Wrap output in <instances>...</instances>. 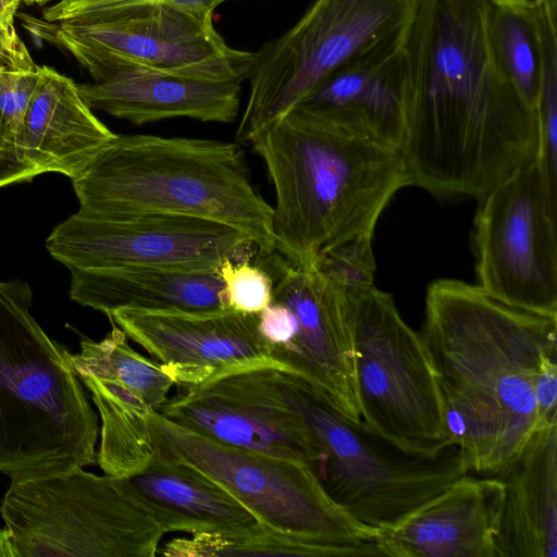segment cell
I'll use <instances>...</instances> for the list:
<instances>
[{
  "label": "cell",
  "instance_id": "1",
  "mask_svg": "<svg viewBox=\"0 0 557 557\" xmlns=\"http://www.w3.org/2000/svg\"><path fill=\"white\" fill-rule=\"evenodd\" d=\"M488 0H418L405 40L410 184L434 197L481 199L539 152L536 110L493 50Z\"/></svg>",
  "mask_w": 557,
  "mask_h": 557
},
{
  "label": "cell",
  "instance_id": "2",
  "mask_svg": "<svg viewBox=\"0 0 557 557\" xmlns=\"http://www.w3.org/2000/svg\"><path fill=\"white\" fill-rule=\"evenodd\" d=\"M557 317L508 306L479 285L432 282L420 332L466 473L499 475L541 426L534 382L557 351Z\"/></svg>",
  "mask_w": 557,
  "mask_h": 557
},
{
  "label": "cell",
  "instance_id": "3",
  "mask_svg": "<svg viewBox=\"0 0 557 557\" xmlns=\"http://www.w3.org/2000/svg\"><path fill=\"white\" fill-rule=\"evenodd\" d=\"M249 143L275 190V250L297 268L337 243L373 235L394 195L411 185L400 149L296 107Z\"/></svg>",
  "mask_w": 557,
  "mask_h": 557
},
{
  "label": "cell",
  "instance_id": "4",
  "mask_svg": "<svg viewBox=\"0 0 557 557\" xmlns=\"http://www.w3.org/2000/svg\"><path fill=\"white\" fill-rule=\"evenodd\" d=\"M72 185L82 215L198 218L237 230L259 252L275 249L273 207L255 189L238 143L117 135Z\"/></svg>",
  "mask_w": 557,
  "mask_h": 557
},
{
  "label": "cell",
  "instance_id": "5",
  "mask_svg": "<svg viewBox=\"0 0 557 557\" xmlns=\"http://www.w3.org/2000/svg\"><path fill=\"white\" fill-rule=\"evenodd\" d=\"M32 298L27 283L0 282V472L10 478L97 461L98 418Z\"/></svg>",
  "mask_w": 557,
  "mask_h": 557
},
{
  "label": "cell",
  "instance_id": "6",
  "mask_svg": "<svg viewBox=\"0 0 557 557\" xmlns=\"http://www.w3.org/2000/svg\"><path fill=\"white\" fill-rule=\"evenodd\" d=\"M280 384L309 433V468L326 494L364 524H394L466 473L455 445L437 458L408 455L352 423L294 371L280 369Z\"/></svg>",
  "mask_w": 557,
  "mask_h": 557
},
{
  "label": "cell",
  "instance_id": "7",
  "mask_svg": "<svg viewBox=\"0 0 557 557\" xmlns=\"http://www.w3.org/2000/svg\"><path fill=\"white\" fill-rule=\"evenodd\" d=\"M147 424L156 456L194 467L264 527L323 545L336 556H381L374 544L377 529L339 507L307 463L218 443L158 411Z\"/></svg>",
  "mask_w": 557,
  "mask_h": 557
},
{
  "label": "cell",
  "instance_id": "8",
  "mask_svg": "<svg viewBox=\"0 0 557 557\" xmlns=\"http://www.w3.org/2000/svg\"><path fill=\"white\" fill-rule=\"evenodd\" d=\"M0 513L11 557H153L165 534L116 478L79 466L11 476Z\"/></svg>",
  "mask_w": 557,
  "mask_h": 557
},
{
  "label": "cell",
  "instance_id": "9",
  "mask_svg": "<svg viewBox=\"0 0 557 557\" xmlns=\"http://www.w3.org/2000/svg\"><path fill=\"white\" fill-rule=\"evenodd\" d=\"M347 298L364 425L408 455L440 457L454 444L420 333L374 285Z\"/></svg>",
  "mask_w": 557,
  "mask_h": 557
},
{
  "label": "cell",
  "instance_id": "10",
  "mask_svg": "<svg viewBox=\"0 0 557 557\" xmlns=\"http://www.w3.org/2000/svg\"><path fill=\"white\" fill-rule=\"evenodd\" d=\"M418 0H314L286 33L255 52L250 92L236 139L250 137L295 107L332 72L407 34Z\"/></svg>",
  "mask_w": 557,
  "mask_h": 557
},
{
  "label": "cell",
  "instance_id": "11",
  "mask_svg": "<svg viewBox=\"0 0 557 557\" xmlns=\"http://www.w3.org/2000/svg\"><path fill=\"white\" fill-rule=\"evenodd\" d=\"M41 39L67 51L94 82L127 71L212 81L248 79L255 52L226 44L201 15L168 7L133 8L90 21L24 17Z\"/></svg>",
  "mask_w": 557,
  "mask_h": 557
},
{
  "label": "cell",
  "instance_id": "12",
  "mask_svg": "<svg viewBox=\"0 0 557 557\" xmlns=\"http://www.w3.org/2000/svg\"><path fill=\"white\" fill-rule=\"evenodd\" d=\"M478 202L476 285L508 306L557 317V193L537 159Z\"/></svg>",
  "mask_w": 557,
  "mask_h": 557
},
{
  "label": "cell",
  "instance_id": "13",
  "mask_svg": "<svg viewBox=\"0 0 557 557\" xmlns=\"http://www.w3.org/2000/svg\"><path fill=\"white\" fill-rule=\"evenodd\" d=\"M257 256L273 282L272 300L259 313L272 359L307 380L352 423L364 425L347 296L313 263L294 267L275 249Z\"/></svg>",
  "mask_w": 557,
  "mask_h": 557
},
{
  "label": "cell",
  "instance_id": "14",
  "mask_svg": "<svg viewBox=\"0 0 557 557\" xmlns=\"http://www.w3.org/2000/svg\"><path fill=\"white\" fill-rule=\"evenodd\" d=\"M46 248L69 270L218 272L225 259L250 258L256 246L237 230L210 220L152 213L92 218L76 212L54 227Z\"/></svg>",
  "mask_w": 557,
  "mask_h": 557
},
{
  "label": "cell",
  "instance_id": "15",
  "mask_svg": "<svg viewBox=\"0 0 557 557\" xmlns=\"http://www.w3.org/2000/svg\"><path fill=\"white\" fill-rule=\"evenodd\" d=\"M278 366H256L178 386L158 412L218 443L308 466L311 441L299 413L285 400Z\"/></svg>",
  "mask_w": 557,
  "mask_h": 557
},
{
  "label": "cell",
  "instance_id": "16",
  "mask_svg": "<svg viewBox=\"0 0 557 557\" xmlns=\"http://www.w3.org/2000/svg\"><path fill=\"white\" fill-rule=\"evenodd\" d=\"M109 319L162 366L176 387L249 367H281L259 331V313L122 309Z\"/></svg>",
  "mask_w": 557,
  "mask_h": 557
},
{
  "label": "cell",
  "instance_id": "17",
  "mask_svg": "<svg viewBox=\"0 0 557 557\" xmlns=\"http://www.w3.org/2000/svg\"><path fill=\"white\" fill-rule=\"evenodd\" d=\"M69 359L100 416V468L114 478L138 472L154 457L147 419L163 399L154 368L126 348L69 352Z\"/></svg>",
  "mask_w": 557,
  "mask_h": 557
},
{
  "label": "cell",
  "instance_id": "18",
  "mask_svg": "<svg viewBox=\"0 0 557 557\" xmlns=\"http://www.w3.org/2000/svg\"><path fill=\"white\" fill-rule=\"evenodd\" d=\"M505 485L462 474L394 524L374 544L389 557H496Z\"/></svg>",
  "mask_w": 557,
  "mask_h": 557
},
{
  "label": "cell",
  "instance_id": "19",
  "mask_svg": "<svg viewBox=\"0 0 557 557\" xmlns=\"http://www.w3.org/2000/svg\"><path fill=\"white\" fill-rule=\"evenodd\" d=\"M406 36L345 63L295 107L400 149L405 132Z\"/></svg>",
  "mask_w": 557,
  "mask_h": 557
},
{
  "label": "cell",
  "instance_id": "20",
  "mask_svg": "<svg viewBox=\"0 0 557 557\" xmlns=\"http://www.w3.org/2000/svg\"><path fill=\"white\" fill-rule=\"evenodd\" d=\"M116 480L164 533L238 540L269 529L230 492L184 462L154 455L138 472Z\"/></svg>",
  "mask_w": 557,
  "mask_h": 557
},
{
  "label": "cell",
  "instance_id": "21",
  "mask_svg": "<svg viewBox=\"0 0 557 557\" xmlns=\"http://www.w3.org/2000/svg\"><path fill=\"white\" fill-rule=\"evenodd\" d=\"M77 87L91 110L135 125L173 117L231 123L238 115L242 82L127 71Z\"/></svg>",
  "mask_w": 557,
  "mask_h": 557
},
{
  "label": "cell",
  "instance_id": "22",
  "mask_svg": "<svg viewBox=\"0 0 557 557\" xmlns=\"http://www.w3.org/2000/svg\"><path fill=\"white\" fill-rule=\"evenodd\" d=\"M116 136L92 113L72 78L40 66L23 136L25 157L38 175L57 172L72 180Z\"/></svg>",
  "mask_w": 557,
  "mask_h": 557
},
{
  "label": "cell",
  "instance_id": "23",
  "mask_svg": "<svg viewBox=\"0 0 557 557\" xmlns=\"http://www.w3.org/2000/svg\"><path fill=\"white\" fill-rule=\"evenodd\" d=\"M496 557H557V423L540 426L505 472Z\"/></svg>",
  "mask_w": 557,
  "mask_h": 557
},
{
  "label": "cell",
  "instance_id": "24",
  "mask_svg": "<svg viewBox=\"0 0 557 557\" xmlns=\"http://www.w3.org/2000/svg\"><path fill=\"white\" fill-rule=\"evenodd\" d=\"M70 297L110 317L114 311L211 313L228 309L218 272L149 267L71 269Z\"/></svg>",
  "mask_w": 557,
  "mask_h": 557
},
{
  "label": "cell",
  "instance_id": "25",
  "mask_svg": "<svg viewBox=\"0 0 557 557\" xmlns=\"http://www.w3.org/2000/svg\"><path fill=\"white\" fill-rule=\"evenodd\" d=\"M487 23L493 50L505 74L525 103L535 109L541 50L534 0H488Z\"/></svg>",
  "mask_w": 557,
  "mask_h": 557
},
{
  "label": "cell",
  "instance_id": "26",
  "mask_svg": "<svg viewBox=\"0 0 557 557\" xmlns=\"http://www.w3.org/2000/svg\"><path fill=\"white\" fill-rule=\"evenodd\" d=\"M161 554L182 557L336 556L332 549L323 545L271 529L239 540L213 535L174 539L165 544Z\"/></svg>",
  "mask_w": 557,
  "mask_h": 557
},
{
  "label": "cell",
  "instance_id": "27",
  "mask_svg": "<svg viewBox=\"0 0 557 557\" xmlns=\"http://www.w3.org/2000/svg\"><path fill=\"white\" fill-rule=\"evenodd\" d=\"M373 235H358L321 251L314 267L345 296H352L374 285L375 258Z\"/></svg>",
  "mask_w": 557,
  "mask_h": 557
},
{
  "label": "cell",
  "instance_id": "28",
  "mask_svg": "<svg viewBox=\"0 0 557 557\" xmlns=\"http://www.w3.org/2000/svg\"><path fill=\"white\" fill-rule=\"evenodd\" d=\"M228 0H58L42 12L50 23L90 21L141 7H168L195 14L210 15Z\"/></svg>",
  "mask_w": 557,
  "mask_h": 557
},
{
  "label": "cell",
  "instance_id": "29",
  "mask_svg": "<svg viewBox=\"0 0 557 557\" xmlns=\"http://www.w3.org/2000/svg\"><path fill=\"white\" fill-rule=\"evenodd\" d=\"M218 273L223 281V297L228 309L260 313L272 300L273 282L267 270L250 258L234 262L225 259Z\"/></svg>",
  "mask_w": 557,
  "mask_h": 557
},
{
  "label": "cell",
  "instance_id": "30",
  "mask_svg": "<svg viewBox=\"0 0 557 557\" xmlns=\"http://www.w3.org/2000/svg\"><path fill=\"white\" fill-rule=\"evenodd\" d=\"M39 79L40 66L36 70H0V114L25 159L24 122Z\"/></svg>",
  "mask_w": 557,
  "mask_h": 557
},
{
  "label": "cell",
  "instance_id": "31",
  "mask_svg": "<svg viewBox=\"0 0 557 557\" xmlns=\"http://www.w3.org/2000/svg\"><path fill=\"white\" fill-rule=\"evenodd\" d=\"M37 171L22 154L12 132L0 114V188L32 181Z\"/></svg>",
  "mask_w": 557,
  "mask_h": 557
},
{
  "label": "cell",
  "instance_id": "32",
  "mask_svg": "<svg viewBox=\"0 0 557 557\" xmlns=\"http://www.w3.org/2000/svg\"><path fill=\"white\" fill-rule=\"evenodd\" d=\"M534 396L541 426L557 423L556 354L542 357L534 382Z\"/></svg>",
  "mask_w": 557,
  "mask_h": 557
},
{
  "label": "cell",
  "instance_id": "33",
  "mask_svg": "<svg viewBox=\"0 0 557 557\" xmlns=\"http://www.w3.org/2000/svg\"><path fill=\"white\" fill-rule=\"evenodd\" d=\"M11 557V549L4 532V529H0V557Z\"/></svg>",
  "mask_w": 557,
  "mask_h": 557
},
{
  "label": "cell",
  "instance_id": "34",
  "mask_svg": "<svg viewBox=\"0 0 557 557\" xmlns=\"http://www.w3.org/2000/svg\"><path fill=\"white\" fill-rule=\"evenodd\" d=\"M50 1H53V0H22V2H24L28 5H33V4L45 5V4L49 3Z\"/></svg>",
  "mask_w": 557,
  "mask_h": 557
}]
</instances>
